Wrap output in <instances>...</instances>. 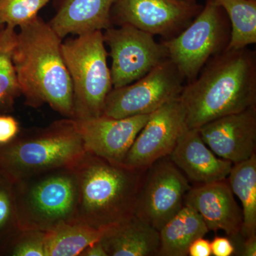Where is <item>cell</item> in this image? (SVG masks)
Returning a JSON list of instances; mask_svg holds the SVG:
<instances>
[{
	"mask_svg": "<svg viewBox=\"0 0 256 256\" xmlns=\"http://www.w3.org/2000/svg\"><path fill=\"white\" fill-rule=\"evenodd\" d=\"M178 98L190 129L256 106L255 50H226L212 57Z\"/></svg>",
	"mask_w": 256,
	"mask_h": 256,
	"instance_id": "6da1fadb",
	"label": "cell"
},
{
	"mask_svg": "<svg viewBox=\"0 0 256 256\" xmlns=\"http://www.w3.org/2000/svg\"><path fill=\"white\" fill-rule=\"evenodd\" d=\"M12 62L26 105L46 104L67 118H73V85L62 54V38L37 16L20 26Z\"/></svg>",
	"mask_w": 256,
	"mask_h": 256,
	"instance_id": "7a4b0ae2",
	"label": "cell"
},
{
	"mask_svg": "<svg viewBox=\"0 0 256 256\" xmlns=\"http://www.w3.org/2000/svg\"><path fill=\"white\" fill-rule=\"evenodd\" d=\"M74 169L78 180L76 220L106 228L134 215L146 168L114 164L87 152Z\"/></svg>",
	"mask_w": 256,
	"mask_h": 256,
	"instance_id": "3957f363",
	"label": "cell"
},
{
	"mask_svg": "<svg viewBox=\"0 0 256 256\" xmlns=\"http://www.w3.org/2000/svg\"><path fill=\"white\" fill-rule=\"evenodd\" d=\"M87 152L75 120H58L48 126L21 130L0 146V174L14 184L32 175L74 168Z\"/></svg>",
	"mask_w": 256,
	"mask_h": 256,
	"instance_id": "277c9868",
	"label": "cell"
},
{
	"mask_svg": "<svg viewBox=\"0 0 256 256\" xmlns=\"http://www.w3.org/2000/svg\"><path fill=\"white\" fill-rule=\"evenodd\" d=\"M13 184L20 228L47 232L76 220L78 180L74 168L48 170Z\"/></svg>",
	"mask_w": 256,
	"mask_h": 256,
	"instance_id": "5b68a950",
	"label": "cell"
},
{
	"mask_svg": "<svg viewBox=\"0 0 256 256\" xmlns=\"http://www.w3.org/2000/svg\"><path fill=\"white\" fill-rule=\"evenodd\" d=\"M104 34L95 31L62 42V54L73 85L74 120L102 116L112 87Z\"/></svg>",
	"mask_w": 256,
	"mask_h": 256,
	"instance_id": "8992f818",
	"label": "cell"
},
{
	"mask_svg": "<svg viewBox=\"0 0 256 256\" xmlns=\"http://www.w3.org/2000/svg\"><path fill=\"white\" fill-rule=\"evenodd\" d=\"M230 32V22L223 9L214 0H206L182 32L161 42L188 82L196 78L212 57L226 50Z\"/></svg>",
	"mask_w": 256,
	"mask_h": 256,
	"instance_id": "52a82bcc",
	"label": "cell"
},
{
	"mask_svg": "<svg viewBox=\"0 0 256 256\" xmlns=\"http://www.w3.org/2000/svg\"><path fill=\"white\" fill-rule=\"evenodd\" d=\"M184 82L176 66L168 58L136 82L112 88L106 98L102 114L124 118L151 114L178 98Z\"/></svg>",
	"mask_w": 256,
	"mask_h": 256,
	"instance_id": "ba28073f",
	"label": "cell"
},
{
	"mask_svg": "<svg viewBox=\"0 0 256 256\" xmlns=\"http://www.w3.org/2000/svg\"><path fill=\"white\" fill-rule=\"evenodd\" d=\"M191 188L169 156L156 160L143 174L134 215L160 232L182 208L185 194Z\"/></svg>",
	"mask_w": 256,
	"mask_h": 256,
	"instance_id": "9c48e42d",
	"label": "cell"
},
{
	"mask_svg": "<svg viewBox=\"0 0 256 256\" xmlns=\"http://www.w3.org/2000/svg\"><path fill=\"white\" fill-rule=\"evenodd\" d=\"M102 34L110 48L114 88L136 82L169 58L162 42L158 43L153 35L131 25L110 26Z\"/></svg>",
	"mask_w": 256,
	"mask_h": 256,
	"instance_id": "30bf717a",
	"label": "cell"
},
{
	"mask_svg": "<svg viewBox=\"0 0 256 256\" xmlns=\"http://www.w3.org/2000/svg\"><path fill=\"white\" fill-rule=\"evenodd\" d=\"M202 8L196 2L186 0H118L112 8L111 22L170 40L182 32Z\"/></svg>",
	"mask_w": 256,
	"mask_h": 256,
	"instance_id": "8fae6325",
	"label": "cell"
},
{
	"mask_svg": "<svg viewBox=\"0 0 256 256\" xmlns=\"http://www.w3.org/2000/svg\"><path fill=\"white\" fill-rule=\"evenodd\" d=\"M186 127V114L178 98L150 114L124 162L128 168L144 169L170 156Z\"/></svg>",
	"mask_w": 256,
	"mask_h": 256,
	"instance_id": "7c38bea8",
	"label": "cell"
},
{
	"mask_svg": "<svg viewBox=\"0 0 256 256\" xmlns=\"http://www.w3.org/2000/svg\"><path fill=\"white\" fill-rule=\"evenodd\" d=\"M149 117L146 114L114 118L102 114L74 120L88 152L114 164H124L128 151Z\"/></svg>",
	"mask_w": 256,
	"mask_h": 256,
	"instance_id": "4fadbf2b",
	"label": "cell"
},
{
	"mask_svg": "<svg viewBox=\"0 0 256 256\" xmlns=\"http://www.w3.org/2000/svg\"><path fill=\"white\" fill-rule=\"evenodd\" d=\"M198 131L220 158L233 164L249 159L256 153V106L210 121Z\"/></svg>",
	"mask_w": 256,
	"mask_h": 256,
	"instance_id": "5bb4252c",
	"label": "cell"
},
{
	"mask_svg": "<svg viewBox=\"0 0 256 256\" xmlns=\"http://www.w3.org/2000/svg\"><path fill=\"white\" fill-rule=\"evenodd\" d=\"M184 205L200 214L210 232L223 230L230 238L240 235L242 210L227 178L192 186L185 194Z\"/></svg>",
	"mask_w": 256,
	"mask_h": 256,
	"instance_id": "9a60e30c",
	"label": "cell"
},
{
	"mask_svg": "<svg viewBox=\"0 0 256 256\" xmlns=\"http://www.w3.org/2000/svg\"><path fill=\"white\" fill-rule=\"evenodd\" d=\"M169 156L188 180L197 184L226 180L234 164L216 156L195 128L183 131Z\"/></svg>",
	"mask_w": 256,
	"mask_h": 256,
	"instance_id": "2e32d148",
	"label": "cell"
},
{
	"mask_svg": "<svg viewBox=\"0 0 256 256\" xmlns=\"http://www.w3.org/2000/svg\"><path fill=\"white\" fill-rule=\"evenodd\" d=\"M118 0H64L50 26L60 38L110 28L111 12Z\"/></svg>",
	"mask_w": 256,
	"mask_h": 256,
	"instance_id": "e0dca14e",
	"label": "cell"
},
{
	"mask_svg": "<svg viewBox=\"0 0 256 256\" xmlns=\"http://www.w3.org/2000/svg\"><path fill=\"white\" fill-rule=\"evenodd\" d=\"M108 256H158L160 232L136 215L106 228L100 239Z\"/></svg>",
	"mask_w": 256,
	"mask_h": 256,
	"instance_id": "ac0fdd59",
	"label": "cell"
},
{
	"mask_svg": "<svg viewBox=\"0 0 256 256\" xmlns=\"http://www.w3.org/2000/svg\"><path fill=\"white\" fill-rule=\"evenodd\" d=\"M210 232L200 214L188 206L182 208L160 230L158 256H186L195 239Z\"/></svg>",
	"mask_w": 256,
	"mask_h": 256,
	"instance_id": "d6986e66",
	"label": "cell"
},
{
	"mask_svg": "<svg viewBox=\"0 0 256 256\" xmlns=\"http://www.w3.org/2000/svg\"><path fill=\"white\" fill-rule=\"evenodd\" d=\"M106 228H94L78 220L62 224L46 232V256H80L88 246L100 240Z\"/></svg>",
	"mask_w": 256,
	"mask_h": 256,
	"instance_id": "ffe728a7",
	"label": "cell"
},
{
	"mask_svg": "<svg viewBox=\"0 0 256 256\" xmlns=\"http://www.w3.org/2000/svg\"><path fill=\"white\" fill-rule=\"evenodd\" d=\"M234 194L242 204L244 238L256 235V154L233 164L228 178Z\"/></svg>",
	"mask_w": 256,
	"mask_h": 256,
	"instance_id": "44dd1931",
	"label": "cell"
},
{
	"mask_svg": "<svg viewBox=\"0 0 256 256\" xmlns=\"http://www.w3.org/2000/svg\"><path fill=\"white\" fill-rule=\"evenodd\" d=\"M230 22L226 50H240L256 43V0H214Z\"/></svg>",
	"mask_w": 256,
	"mask_h": 256,
	"instance_id": "7402d4cb",
	"label": "cell"
},
{
	"mask_svg": "<svg viewBox=\"0 0 256 256\" xmlns=\"http://www.w3.org/2000/svg\"><path fill=\"white\" fill-rule=\"evenodd\" d=\"M16 32L15 28L3 25L0 30V109L8 110L21 96L14 65L12 52Z\"/></svg>",
	"mask_w": 256,
	"mask_h": 256,
	"instance_id": "603a6c76",
	"label": "cell"
},
{
	"mask_svg": "<svg viewBox=\"0 0 256 256\" xmlns=\"http://www.w3.org/2000/svg\"><path fill=\"white\" fill-rule=\"evenodd\" d=\"M20 229L14 184L0 174V252Z\"/></svg>",
	"mask_w": 256,
	"mask_h": 256,
	"instance_id": "cb8c5ba5",
	"label": "cell"
},
{
	"mask_svg": "<svg viewBox=\"0 0 256 256\" xmlns=\"http://www.w3.org/2000/svg\"><path fill=\"white\" fill-rule=\"evenodd\" d=\"M50 0H0V26L20 28L38 16Z\"/></svg>",
	"mask_w": 256,
	"mask_h": 256,
	"instance_id": "d4e9b609",
	"label": "cell"
},
{
	"mask_svg": "<svg viewBox=\"0 0 256 256\" xmlns=\"http://www.w3.org/2000/svg\"><path fill=\"white\" fill-rule=\"evenodd\" d=\"M46 232L20 229L0 252V256H46Z\"/></svg>",
	"mask_w": 256,
	"mask_h": 256,
	"instance_id": "484cf974",
	"label": "cell"
},
{
	"mask_svg": "<svg viewBox=\"0 0 256 256\" xmlns=\"http://www.w3.org/2000/svg\"><path fill=\"white\" fill-rule=\"evenodd\" d=\"M21 131L20 124L13 116L0 114V146L13 140Z\"/></svg>",
	"mask_w": 256,
	"mask_h": 256,
	"instance_id": "4316f807",
	"label": "cell"
},
{
	"mask_svg": "<svg viewBox=\"0 0 256 256\" xmlns=\"http://www.w3.org/2000/svg\"><path fill=\"white\" fill-rule=\"evenodd\" d=\"M212 254L214 256H230L235 252V246L230 238L216 236L210 242Z\"/></svg>",
	"mask_w": 256,
	"mask_h": 256,
	"instance_id": "83f0119b",
	"label": "cell"
},
{
	"mask_svg": "<svg viewBox=\"0 0 256 256\" xmlns=\"http://www.w3.org/2000/svg\"><path fill=\"white\" fill-rule=\"evenodd\" d=\"M210 242L204 237L195 239L188 247V256H212Z\"/></svg>",
	"mask_w": 256,
	"mask_h": 256,
	"instance_id": "f1b7e54d",
	"label": "cell"
},
{
	"mask_svg": "<svg viewBox=\"0 0 256 256\" xmlns=\"http://www.w3.org/2000/svg\"><path fill=\"white\" fill-rule=\"evenodd\" d=\"M244 244L242 246V250L240 255L242 256H256V235L244 238Z\"/></svg>",
	"mask_w": 256,
	"mask_h": 256,
	"instance_id": "f546056e",
	"label": "cell"
},
{
	"mask_svg": "<svg viewBox=\"0 0 256 256\" xmlns=\"http://www.w3.org/2000/svg\"><path fill=\"white\" fill-rule=\"evenodd\" d=\"M80 256H108V255L102 242L99 240L88 246L80 254Z\"/></svg>",
	"mask_w": 256,
	"mask_h": 256,
	"instance_id": "4dcf8cb0",
	"label": "cell"
},
{
	"mask_svg": "<svg viewBox=\"0 0 256 256\" xmlns=\"http://www.w3.org/2000/svg\"><path fill=\"white\" fill-rule=\"evenodd\" d=\"M186 1L190 2H196V0H186Z\"/></svg>",
	"mask_w": 256,
	"mask_h": 256,
	"instance_id": "1f68e13d",
	"label": "cell"
},
{
	"mask_svg": "<svg viewBox=\"0 0 256 256\" xmlns=\"http://www.w3.org/2000/svg\"><path fill=\"white\" fill-rule=\"evenodd\" d=\"M3 25H2V26H0V30H1L2 26Z\"/></svg>",
	"mask_w": 256,
	"mask_h": 256,
	"instance_id": "d6a6232c",
	"label": "cell"
}]
</instances>
